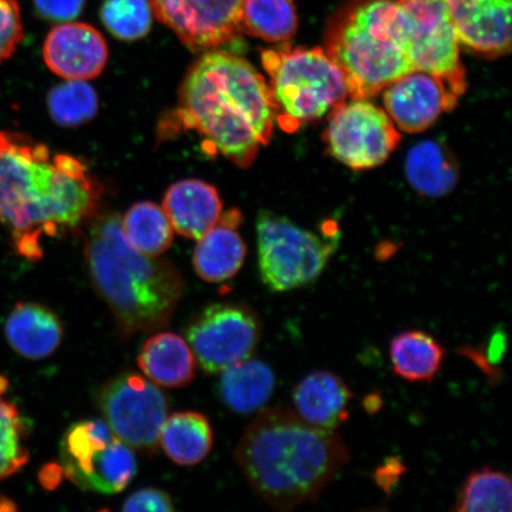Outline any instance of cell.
<instances>
[{
    "label": "cell",
    "mask_w": 512,
    "mask_h": 512,
    "mask_svg": "<svg viewBox=\"0 0 512 512\" xmlns=\"http://www.w3.org/2000/svg\"><path fill=\"white\" fill-rule=\"evenodd\" d=\"M43 59L51 72L66 80L87 81L98 76L108 61L101 32L87 23H63L44 42Z\"/></svg>",
    "instance_id": "cell-15"
},
{
    "label": "cell",
    "mask_w": 512,
    "mask_h": 512,
    "mask_svg": "<svg viewBox=\"0 0 512 512\" xmlns=\"http://www.w3.org/2000/svg\"><path fill=\"white\" fill-rule=\"evenodd\" d=\"M446 350L430 332L413 329L400 332L389 344L393 373L412 383H430L438 375Z\"/></svg>",
    "instance_id": "cell-23"
},
{
    "label": "cell",
    "mask_w": 512,
    "mask_h": 512,
    "mask_svg": "<svg viewBox=\"0 0 512 512\" xmlns=\"http://www.w3.org/2000/svg\"><path fill=\"white\" fill-rule=\"evenodd\" d=\"M460 44L485 57L511 49L512 0H446Z\"/></svg>",
    "instance_id": "cell-16"
},
{
    "label": "cell",
    "mask_w": 512,
    "mask_h": 512,
    "mask_svg": "<svg viewBox=\"0 0 512 512\" xmlns=\"http://www.w3.org/2000/svg\"><path fill=\"white\" fill-rule=\"evenodd\" d=\"M324 139L338 162L366 170L386 162L401 134L382 108L368 99H351L332 108Z\"/></svg>",
    "instance_id": "cell-10"
},
{
    "label": "cell",
    "mask_w": 512,
    "mask_h": 512,
    "mask_svg": "<svg viewBox=\"0 0 512 512\" xmlns=\"http://www.w3.org/2000/svg\"><path fill=\"white\" fill-rule=\"evenodd\" d=\"M274 388L273 370L252 357L221 371V400L235 413L246 415L259 412L271 399Z\"/></svg>",
    "instance_id": "cell-22"
},
{
    "label": "cell",
    "mask_w": 512,
    "mask_h": 512,
    "mask_svg": "<svg viewBox=\"0 0 512 512\" xmlns=\"http://www.w3.org/2000/svg\"><path fill=\"white\" fill-rule=\"evenodd\" d=\"M292 400L296 409L294 413L306 424L335 432L349 419L352 393L341 376L319 370L297 384Z\"/></svg>",
    "instance_id": "cell-17"
},
{
    "label": "cell",
    "mask_w": 512,
    "mask_h": 512,
    "mask_svg": "<svg viewBox=\"0 0 512 512\" xmlns=\"http://www.w3.org/2000/svg\"><path fill=\"white\" fill-rule=\"evenodd\" d=\"M149 0H104L100 16L111 34L121 41L142 40L152 27Z\"/></svg>",
    "instance_id": "cell-31"
},
{
    "label": "cell",
    "mask_w": 512,
    "mask_h": 512,
    "mask_svg": "<svg viewBox=\"0 0 512 512\" xmlns=\"http://www.w3.org/2000/svg\"><path fill=\"white\" fill-rule=\"evenodd\" d=\"M99 200L98 184L78 158L0 132V223L23 258L41 259L43 236L55 238L93 219Z\"/></svg>",
    "instance_id": "cell-1"
},
{
    "label": "cell",
    "mask_w": 512,
    "mask_h": 512,
    "mask_svg": "<svg viewBox=\"0 0 512 512\" xmlns=\"http://www.w3.org/2000/svg\"><path fill=\"white\" fill-rule=\"evenodd\" d=\"M85 259L95 291L110 307L121 334L153 332L168 325L183 296L182 275L170 262L133 248L119 215L89 223Z\"/></svg>",
    "instance_id": "cell-4"
},
{
    "label": "cell",
    "mask_w": 512,
    "mask_h": 512,
    "mask_svg": "<svg viewBox=\"0 0 512 512\" xmlns=\"http://www.w3.org/2000/svg\"><path fill=\"white\" fill-rule=\"evenodd\" d=\"M176 118L202 138L210 155L248 168L270 143L277 113L271 88L253 64L215 49L202 53L185 75Z\"/></svg>",
    "instance_id": "cell-2"
},
{
    "label": "cell",
    "mask_w": 512,
    "mask_h": 512,
    "mask_svg": "<svg viewBox=\"0 0 512 512\" xmlns=\"http://www.w3.org/2000/svg\"><path fill=\"white\" fill-rule=\"evenodd\" d=\"M241 221L238 209L222 213L219 222L197 240L192 264L198 277L222 283L239 273L246 258V245L238 230Z\"/></svg>",
    "instance_id": "cell-18"
},
{
    "label": "cell",
    "mask_w": 512,
    "mask_h": 512,
    "mask_svg": "<svg viewBox=\"0 0 512 512\" xmlns=\"http://www.w3.org/2000/svg\"><path fill=\"white\" fill-rule=\"evenodd\" d=\"M390 27L415 70L443 80L458 99L465 93L462 44L446 0H395Z\"/></svg>",
    "instance_id": "cell-8"
},
{
    "label": "cell",
    "mask_w": 512,
    "mask_h": 512,
    "mask_svg": "<svg viewBox=\"0 0 512 512\" xmlns=\"http://www.w3.org/2000/svg\"><path fill=\"white\" fill-rule=\"evenodd\" d=\"M194 352L181 336L160 332L143 345L138 366L146 379L165 388L187 386L196 373Z\"/></svg>",
    "instance_id": "cell-21"
},
{
    "label": "cell",
    "mask_w": 512,
    "mask_h": 512,
    "mask_svg": "<svg viewBox=\"0 0 512 512\" xmlns=\"http://www.w3.org/2000/svg\"><path fill=\"white\" fill-rule=\"evenodd\" d=\"M34 4L42 18L63 23L79 17L86 0H34Z\"/></svg>",
    "instance_id": "cell-34"
},
{
    "label": "cell",
    "mask_w": 512,
    "mask_h": 512,
    "mask_svg": "<svg viewBox=\"0 0 512 512\" xmlns=\"http://www.w3.org/2000/svg\"><path fill=\"white\" fill-rule=\"evenodd\" d=\"M163 209L175 232L198 240L219 222L223 203L213 185L198 179L172 184L164 196Z\"/></svg>",
    "instance_id": "cell-19"
},
{
    "label": "cell",
    "mask_w": 512,
    "mask_h": 512,
    "mask_svg": "<svg viewBox=\"0 0 512 512\" xmlns=\"http://www.w3.org/2000/svg\"><path fill=\"white\" fill-rule=\"evenodd\" d=\"M99 100L86 81L67 80L48 95L50 117L57 125L75 127L91 121L98 113Z\"/></svg>",
    "instance_id": "cell-29"
},
{
    "label": "cell",
    "mask_w": 512,
    "mask_h": 512,
    "mask_svg": "<svg viewBox=\"0 0 512 512\" xmlns=\"http://www.w3.org/2000/svg\"><path fill=\"white\" fill-rule=\"evenodd\" d=\"M512 505L511 478L489 466L473 471L458 492L454 511L509 512Z\"/></svg>",
    "instance_id": "cell-28"
},
{
    "label": "cell",
    "mask_w": 512,
    "mask_h": 512,
    "mask_svg": "<svg viewBox=\"0 0 512 512\" xmlns=\"http://www.w3.org/2000/svg\"><path fill=\"white\" fill-rule=\"evenodd\" d=\"M382 93L384 111L398 130L407 133L427 130L458 102L443 80L421 70L401 76Z\"/></svg>",
    "instance_id": "cell-14"
},
{
    "label": "cell",
    "mask_w": 512,
    "mask_h": 512,
    "mask_svg": "<svg viewBox=\"0 0 512 512\" xmlns=\"http://www.w3.org/2000/svg\"><path fill=\"white\" fill-rule=\"evenodd\" d=\"M23 37L21 8L17 0H0V64L15 54Z\"/></svg>",
    "instance_id": "cell-32"
},
{
    "label": "cell",
    "mask_w": 512,
    "mask_h": 512,
    "mask_svg": "<svg viewBox=\"0 0 512 512\" xmlns=\"http://www.w3.org/2000/svg\"><path fill=\"white\" fill-rule=\"evenodd\" d=\"M256 233L261 279L277 293L315 283L341 239L335 223L316 233L271 211H261Z\"/></svg>",
    "instance_id": "cell-7"
},
{
    "label": "cell",
    "mask_w": 512,
    "mask_h": 512,
    "mask_svg": "<svg viewBox=\"0 0 512 512\" xmlns=\"http://www.w3.org/2000/svg\"><path fill=\"white\" fill-rule=\"evenodd\" d=\"M123 511H150L170 512L174 511V502L166 492L147 488L134 492L128 497L121 508Z\"/></svg>",
    "instance_id": "cell-33"
},
{
    "label": "cell",
    "mask_w": 512,
    "mask_h": 512,
    "mask_svg": "<svg viewBox=\"0 0 512 512\" xmlns=\"http://www.w3.org/2000/svg\"><path fill=\"white\" fill-rule=\"evenodd\" d=\"M275 105V124L288 133L296 132L332 111L349 96L347 82L324 48L262 50Z\"/></svg>",
    "instance_id": "cell-6"
},
{
    "label": "cell",
    "mask_w": 512,
    "mask_h": 512,
    "mask_svg": "<svg viewBox=\"0 0 512 512\" xmlns=\"http://www.w3.org/2000/svg\"><path fill=\"white\" fill-rule=\"evenodd\" d=\"M98 405L115 437L132 450H156L169 407L157 384L136 373L120 375L100 389Z\"/></svg>",
    "instance_id": "cell-11"
},
{
    "label": "cell",
    "mask_w": 512,
    "mask_h": 512,
    "mask_svg": "<svg viewBox=\"0 0 512 512\" xmlns=\"http://www.w3.org/2000/svg\"><path fill=\"white\" fill-rule=\"evenodd\" d=\"M166 456L182 466L203 462L213 447V431L208 419L197 412H179L166 418L159 434Z\"/></svg>",
    "instance_id": "cell-24"
},
{
    "label": "cell",
    "mask_w": 512,
    "mask_h": 512,
    "mask_svg": "<svg viewBox=\"0 0 512 512\" xmlns=\"http://www.w3.org/2000/svg\"><path fill=\"white\" fill-rule=\"evenodd\" d=\"M60 460L70 482L96 494H119L137 473L132 448L98 419L79 421L68 428L61 441Z\"/></svg>",
    "instance_id": "cell-9"
},
{
    "label": "cell",
    "mask_w": 512,
    "mask_h": 512,
    "mask_svg": "<svg viewBox=\"0 0 512 512\" xmlns=\"http://www.w3.org/2000/svg\"><path fill=\"white\" fill-rule=\"evenodd\" d=\"M6 388L8 381L0 377V482L21 471L30 458L21 413L3 398Z\"/></svg>",
    "instance_id": "cell-30"
},
{
    "label": "cell",
    "mask_w": 512,
    "mask_h": 512,
    "mask_svg": "<svg viewBox=\"0 0 512 512\" xmlns=\"http://www.w3.org/2000/svg\"><path fill=\"white\" fill-rule=\"evenodd\" d=\"M395 0H349L325 31L326 54L344 75L351 99H370L414 72L390 27Z\"/></svg>",
    "instance_id": "cell-5"
},
{
    "label": "cell",
    "mask_w": 512,
    "mask_h": 512,
    "mask_svg": "<svg viewBox=\"0 0 512 512\" xmlns=\"http://www.w3.org/2000/svg\"><path fill=\"white\" fill-rule=\"evenodd\" d=\"M406 171L409 183L425 196H444L457 182L453 162L444 147L435 142L414 146L407 157Z\"/></svg>",
    "instance_id": "cell-26"
},
{
    "label": "cell",
    "mask_w": 512,
    "mask_h": 512,
    "mask_svg": "<svg viewBox=\"0 0 512 512\" xmlns=\"http://www.w3.org/2000/svg\"><path fill=\"white\" fill-rule=\"evenodd\" d=\"M17 510V505L11 499L0 496V512H8Z\"/></svg>",
    "instance_id": "cell-35"
},
{
    "label": "cell",
    "mask_w": 512,
    "mask_h": 512,
    "mask_svg": "<svg viewBox=\"0 0 512 512\" xmlns=\"http://www.w3.org/2000/svg\"><path fill=\"white\" fill-rule=\"evenodd\" d=\"M235 458L256 494L288 511L315 501L350 453L336 431L319 430L290 409L274 407L247 427Z\"/></svg>",
    "instance_id": "cell-3"
},
{
    "label": "cell",
    "mask_w": 512,
    "mask_h": 512,
    "mask_svg": "<svg viewBox=\"0 0 512 512\" xmlns=\"http://www.w3.org/2000/svg\"><path fill=\"white\" fill-rule=\"evenodd\" d=\"M152 14L192 53L219 49L241 35L245 0H149Z\"/></svg>",
    "instance_id": "cell-13"
},
{
    "label": "cell",
    "mask_w": 512,
    "mask_h": 512,
    "mask_svg": "<svg viewBox=\"0 0 512 512\" xmlns=\"http://www.w3.org/2000/svg\"><path fill=\"white\" fill-rule=\"evenodd\" d=\"M298 14L293 0H245L240 32L270 43H286L296 35Z\"/></svg>",
    "instance_id": "cell-25"
},
{
    "label": "cell",
    "mask_w": 512,
    "mask_h": 512,
    "mask_svg": "<svg viewBox=\"0 0 512 512\" xmlns=\"http://www.w3.org/2000/svg\"><path fill=\"white\" fill-rule=\"evenodd\" d=\"M4 332L12 350L27 360L40 361L59 349L63 326L56 313L37 303H18L5 320Z\"/></svg>",
    "instance_id": "cell-20"
},
{
    "label": "cell",
    "mask_w": 512,
    "mask_h": 512,
    "mask_svg": "<svg viewBox=\"0 0 512 512\" xmlns=\"http://www.w3.org/2000/svg\"><path fill=\"white\" fill-rule=\"evenodd\" d=\"M121 228L130 245L151 258L163 255L174 242V227L155 203L134 204L121 219Z\"/></svg>",
    "instance_id": "cell-27"
},
{
    "label": "cell",
    "mask_w": 512,
    "mask_h": 512,
    "mask_svg": "<svg viewBox=\"0 0 512 512\" xmlns=\"http://www.w3.org/2000/svg\"><path fill=\"white\" fill-rule=\"evenodd\" d=\"M261 337V322L245 304L207 306L187 330L196 362L209 374L221 373L254 355Z\"/></svg>",
    "instance_id": "cell-12"
}]
</instances>
